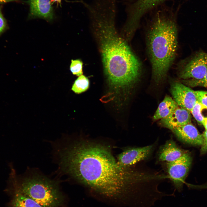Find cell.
<instances>
[{
    "instance_id": "cell-1",
    "label": "cell",
    "mask_w": 207,
    "mask_h": 207,
    "mask_svg": "<svg viewBox=\"0 0 207 207\" xmlns=\"http://www.w3.org/2000/svg\"><path fill=\"white\" fill-rule=\"evenodd\" d=\"M57 147L55 153L63 172L106 196L139 192L149 179L147 171L120 166L103 145L79 141Z\"/></svg>"
},
{
    "instance_id": "cell-2",
    "label": "cell",
    "mask_w": 207,
    "mask_h": 207,
    "mask_svg": "<svg viewBox=\"0 0 207 207\" xmlns=\"http://www.w3.org/2000/svg\"><path fill=\"white\" fill-rule=\"evenodd\" d=\"M116 8L108 5L91 11L99 41L104 71L110 87L116 93L131 88L140 76L141 65L114 25Z\"/></svg>"
},
{
    "instance_id": "cell-3",
    "label": "cell",
    "mask_w": 207,
    "mask_h": 207,
    "mask_svg": "<svg viewBox=\"0 0 207 207\" xmlns=\"http://www.w3.org/2000/svg\"><path fill=\"white\" fill-rule=\"evenodd\" d=\"M168 14L158 11L147 34L152 77L157 83L165 78L175 60L178 48L177 24L174 17Z\"/></svg>"
},
{
    "instance_id": "cell-4",
    "label": "cell",
    "mask_w": 207,
    "mask_h": 207,
    "mask_svg": "<svg viewBox=\"0 0 207 207\" xmlns=\"http://www.w3.org/2000/svg\"><path fill=\"white\" fill-rule=\"evenodd\" d=\"M10 179L16 191L33 200L42 207H60L64 201L57 181L35 171L18 177L12 170Z\"/></svg>"
},
{
    "instance_id": "cell-5",
    "label": "cell",
    "mask_w": 207,
    "mask_h": 207,
    "mask_svg": "<svg viewBox=\"0 0 207 207\" xmlns=\"http://www.w3.org/2000/svg\"><path fill=\"white\" fill-rule=\"evenodd\" d=\"M178 75L182 80L202 79L207 71L206 53L200 50L181 61L177 66Z\"/></svg>"
},
{
    "instance_id": "cell-6",
    "label": "cell",
    "mask_w": 207,
    "mask_h": 207,
    "mask_svg": "<svg viewBox=\"0 0 207 207\" xmlns=\"http://www.w3.org/2000/svg\"><path fill=\"white\" fill-rule=\"evenodd\" d=\"M191 163V157L187 152L178 159L167 164L169 178L178 190L182 188Z\"/></svg>"
},
{
    "instance_id": "cell-7",
    "label": "cell",
    "mask_w": 207,
    "mask_h": 207,
    "mask_svg": "<svg viewBox=\"0 0 207 207\" xmlns=\"http://www.w3.org/2000/svg\"><path fill=\"white\" fill-rule=\"evenodd\" d=\"M170 92L178 106L190 112L197 101L195 91L179 81H175L171 85Z\"/></svg>"
},
{
    "instance_id": "cell-8",
    "label": "cell",
    "mask_w": 207,
    "mask_h": 207,
    "mask_svg": "<svg viewBox=\"0 0 207 207\" xmlns=\"http://www.w3.org/2000/svg\"><path fill=\"white\" fill-rule=\"evenodd\" d=\"M153 148V146L151 145L126 149L119 154L117 163L121 167H130L147 158L151 154Z\"/></svg>"
},
{
    "instance_id": "cell-9",
    "label": "cell",
    "mask_w": 207,
    "mask_h": 207,
    "mask_svg": "<svg viewBox=\"0 0 207 207\" xmlns=\"http://www.w3.org/2000/svg\"><path fill=\"white\" fill-rule=\"evenodd\" d=\"M166 0H137L127 9L128 20L131 24L138 25L146 13Z\"/></svg>"
},
{
    "instance_id": "cell-10",
    "label": "cell",
    "mask_w": 207,
    "mask_h": 207,
    "mask_svg": "<svg viewBox=\"0 0 207 207\" xmlns=\"http://www.w3.org/2000/svg\"><path fill=\"white\" fill-rule=\"evenodd\" d=\"M180 140L193 145H202L203 137L191 123L176 127L171 130Z\"/></svg>"
},
{
    "instance_id": "cell-11",
    "label": "cell",
    "mask_w": 207,
    "mask_h": 207,
    "mask_svg": "<svg viewBox=\"0 0 207 207\" xmlns=\"http://www.w3.org/2000/svg\"><path fill=\"white\" fill-rule=\"evenodd\" d=\"M30 7L29 17L40 18L50 21L53 18V12L50 0H28L24 1Z\"/></svg>"
},
{
    "instance_id": "cell-12",
    "label": "cell",
    "mask_w": 207,
    "mask_h": 207,
    "mask_svg": "<svg viewBox=\"0 0 207 207\" xmlns=\"http://www.w3.org/2000/svg\"><path fill=\"white\" fill-rule=\"evenodd\" d=\"M191 122L190 112L179 106L166 117L161 119L160 123L163 126L172 130Z\"/></svg>"
},
{
    "instance_id": "cell-13",
    "label": "cell",
    "mask_w": 207,
    "mask_h": 207,
    "mask_svg": "<svg viewBox=\"0 0 207 207\" xmlns=\"http://www.w3.org/2000/svg\"><path fill=\"white\" fill-rule=\"evenodd\" d=\"M186 152L178 146L172 139L167 141L161 147L159 154V160L168 162L174 161L183 156Z\"/></svg>"
},
{
    "instance_id": "cell-14",
    "label": "cell",
    "mask_w": 207,
    "mask_h": 207,
    "mask_svg": "<svg viewBox=\"0 0 207 207\" xmlns=\"http://www.w3.org/2000/svg\"><path fill=\"white\" fill-rule=\"evenodd\" d=\"M179 107L172 97L166 96L159 105L153 116V120H156L166 117Z\"/></svg>"
},
{
    "instance_id": "cell-15",
    "label": "cell",
    "mask_w": 207,
    "mask_h": 207,
    "mask_svg": "<svg viewBox=\"0 0 207 207\" xmlns=\"http://www.w3.org/2000/svg\"><path fill=\"white\" fill-rule=\"evenodd\" d=\"M12 207H42L31 199L16 191Z\"/></svg>"
},
{
    "instance_id": "cell-16",
    "label": "cell",
    "mask_w": 207,
    "mask_h": 207,
    "mask_svg": "<svg viewBox=\"0 0 207 207\" xmlns=\"http://www.w3.org/2000/svg\"><path fill=\"white\" fill-rule=\"evenodd\" d=\"M191 113L196 120L201 124L207 120V107L198 101L191 110Z\"/></svg>"
},
{
    "instance_id": "cell-17",
    "label": "cell",
    "mask_w": 207,
    "mask_h": 207,
    "mask_svg": "<svg viewBox=\"0 0 207 207\" xmlns=\"http://www.w3.org/2000/svg\"><path fill=\"white\" fill-rule=\"evenodd\" d=\"M89 81L86 76L83 75L80 76L75 81L72 90L75 93L79 94L87 90L89 88Z\"/></svg>"
},
{
    "instance_id": "cell-18",
    "label": "cell",
    "mask_w": 207,
    "mask_h": 207,
    "mask_svg": "<svg viewBox=\"0 0 207 207\" xmlns=\"http://www.w3.org/2000/svg\"><path fill=\"white\" fill-rule=\"evenodd\" d=\"M82 62L80 60H72L70 66V70L72 74L79 76L83 74Z\"/></svg>"
},
{
    "instance_id": "cell-19",
    "label": "cell",
    "mask_w": 207,
    "mask_h": 207,
    "mask_svg": "<svg viewBox=\"0 0 207 207\" xmlns=\"http://www.w3.org/2000/svg\"><path fill=\"white\" fill-rule=\"evenodd\" d=\"M183 83L191 87L200 86L207 87V71L204 77L199 80L194 79L182 80Z\"/></svg>"
},
{
    "instance_id": "cell-20",
    "label": "cell",
    "mask_w": 207,
    "mask_h": 207,
    "mask_svg": "<svg viewBox=\"0 0 207 207\" xmlns=\"http://www.w3.org/2000/svg\"><path fill=\"white\" fill-rule=\"evenodd\" d=\"M197 101L207 107V91H195Z\"/></svg>"
},
{
    "instance_id": "cell-21",
    "label": "cell",
    "mask_w": 207,
    "mask_h": 207,
    "mask_svg": "<svg viewBox=\"0 0 207 207\" xmlns=\"http://www.w3.org/2000/svg\"><path fill=\"white\" fill-rule=\"evenodd\" d=\"M2 6L0 4V34L4 32L7 28L6 20L2 12Z\"/></svg>"
},
{
    "instance_id": "cell-22",
    "label": "cell",
    "mask_w": 207,
    "mask_h": 207,
    "mask_svg": "<svg viewBox=\"0 0 207 207\" xmlns=\"http://www.w3.org/2000/svg\"><path fill=\"white\" fill-rule=\"evenodd\" d=\"M202 135L204 140L202 145L201 152L202 154H204L207 152V130H206Z\"/></svg>"
},
{
    "instance_id": "cell-23",
    "label": "cell",
    "mask_w": 207,
    "mask_h": 207,
    "mask_svg": "<svg viewBox=\"0 0 207 207\" xmlns=\"http://www.w3.org/2000/svg\"><path fill=\"white\" fill-rule=\"evenodd\" d=\"M50 1L51 5L56 3L57 6L59 5L61 6V0H50Z\"/></svg>"
},
{
    "instance_id": "cell-24",
    "label": "cell",
    "mask_w": 207,
    "mask_h": 207,
    "mask_svg": "<svg viewBox=\"0 0 207 207\" xmlns=\"http://www.w3.org/2000/svg\"><path fill=\"white\" fill-rule=\"evenodd\" d=\"M18 0H0V4H1L3 3L12 1H20Z\"/></svg>"
},
{
    "instance_id": "cell-25",
    "label": "cell",
    "mask_w": 207,
    "mask_h": 207,
    "mask_svg": "<svg viewBox=\"0 0 207 207\" xmlns=\"http://www.w3.org/2000/svg\"><path fill=\"white\" fill-rule=\"evenodd\" d=\"M202 125L204 126L206 130H207V120L204 122Z\"/></svg>"
},
{
    "instance_id": "cell-26",
    "label": "cell",
    "mask_w": 207,
    "mask_h": 207,
    "mask_svg": "<svg viewBox=\"0 0 207 207\" xmlns=\"http://www.w3.org/2000/svg\"><path fill=\"white\" fill-rule=\"evenodd\" d=\"M206 58H207V53H206Z\"/></svg>"
}]
</instances>
